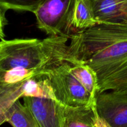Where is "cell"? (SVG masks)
Segmentation results:
<instances>
[{"label": "cell", "instance_id": "8", "mask_svg": "<svg viewBox=\"0 0 127 127\" xmlns=\"http://www.w3.org/2000/svg\"><path fill=\"white\" fill-rule=\"evenodd\" d=\"M100 22H127V0H89Z\"/></svg>", "mask_w": 127, "mask_h": 127}, {"label": "cell", "instance_id": "7", "mask_svg": "<svg viewBox=\"0 0 127 127\" xmlns=\"http://www.w3.org/2000/svg\"><path fill=\"white\" fill-rule=\"evenodd\" d=\"M89 0H74L67 19L64 35H71L99 24Z\"/></svg>", "mask_w": 127, "mask_h": 127}, {"label": "cell", "instance_id": "12", "mask_svg": "<svg viewBox=\"0 0 127 127\" xmlns=\"http://www.w3.org/2000/svg\"><path fill=\"white\" fill-rule=\"evenodd\" d=\"M5 122L12 127H39L30 109L19 100L0 117V124L2 125Z\"/></svg>", "mask_w": 127, "mask_h": 127}, {"label": "cell", "instance_id": "5", "mask_svg": "<svg viewBox=\"0 0 127 127\" xmlns=\"http://www.w3.org/2000/svg\"><path fill=\"white\" fill-rule=\"evenodd\" d=\"M95 107L99 116L111 127H127V88L99 94Z\"/></svg>", "mask_w": 127, "mask_h": 127}, {"label": "cell", "instance_id": "6", "mask_svg": "<svg viewBox=\"0 0 127 127\" xmlns=\"http://www.w3.org/2000/svg\"><path fill=\"white\" fill-rule=\"evenodd\" d=\"M39 127H62L64 105L48 98L23 97Z\"/></svg>", "mask_w": 127, "mask_h": 127}, {"label": "cell", "instance_id": "15", "mask_svg": "<svg viewBox=\"0 0 127 127\" xmlns=\"http://www.w3.org/2000/svg\"><path fill=\"white\" fill-rule=\"evenodd\" d=\"M94 127H111L105 120H103L98 115L97 117L96 121H95V126Z\"/></svg>", "mask_w": 127, "mask_h": 127}, {"label": "cell", "instance_id": "11", "mask_svg": "<svg viewBox=\"0 0 127 127\" xmlns=\"http://www.w3.org/2000/svg\"><path fill=\"white\" fill-rule=\"evenodd\" d=\"M68 60L71 72L91 96L95 99L99 92V84L96 73L89 66L77 60L70 53Z\"/></svg>", "mask_w": 127, "mask_h": 127}, {"label": "cell", "instance_id": "3", "mask_svg": "<svg viewBox=\"0 0 127 127\" xmlns=\"http://www.w3.org/2000/svg\"><path fill=\"white\" fill-rule=\"evenodd\" d=\"M56 61L46 67L39 74L49 81L57 100L67 106L94 105L95 99L91 96L71 72L68 59Z\"/></svg>", "mask_w": 127, "mask_h": 127}, {"label": "cell", "instance_id": "1", "mask_svg": "<svg viewBox=\"0 0 127 127\" xmlns=\"http://www.w3.org/2000/svg\"><path fill=\"white\" fill-rule=\"evenodd\" d=\"M69 40V53L96 73L98 94L127 88V21L100 22Z\"/></svg>", "mask_w": 127, "mask_h": 127}, {"label": "cell", "instance_id": "4", "mask_svg": "<svg viewBox=\"0 0 127 127\" xmlns=\"http://www.w3.org/2000/svg\"><path fill=\"white\" fill-rule=\"evenodd\" d=\"M73 1L44 0L33 12L38 29L49 36H66L64 30Z\"/></svg>", "mask_w": 127, "mask_h": 127}, {"label": "cell", "instance_id": "13", "mask_svg": "<svg viewBox=\"0 0 127 127\" xmlns=\"http://www.w3.org/2000/svg\"><path fill=\"white\" fill-rule=\"evenodd\" d=\"M38 74L37 71L22 68H15L6 71H0V85L18 84Z\"/></svg>", "mask_w": 127, "mask_h": 127}, {"label": "cell", "instance_id": "14", "mask_svg": "<svg viewBox=\"0 0 127 127\" xmlns=\"http://www.w3.org/2000/svg\"><path fill=\"white\" fill-rule=\"evenodd\" d=\"M44 0H0V9L33 13Z\"/></svg>", "mask_w": 127, "mask_h": 127}, {"label": "cell", "instance_id": "9", "mask_svg": "<svg viewBox=\"0 0 127 127\" xmlns=\"http://www.w3.org/2000/svg\"><path fill=\"white\" fill-rule=\"evenodd\" d=\"M98 116L94 105H64L62 127H94Z\"/></svg>", "mask_w": 127, "mask_h": 127}, {"label": "cell", "instance_id": "2", "mask_svg": "<svg viewBox=\"0 0 127 127\" xmlns=\"http://www.w3.org/2000/svg\"><path fill=\"white\" fill-rule=\"evenodd\" d=\"M69 38L49 36L43 40L14 38L0 42V71L15 68L34 69L38 74L52 63L69 55Z\"/></svg>", "mask_w": 127, "mask_h": 127}, {"label": "cell", "instance_id": "10", "mask_svg": "<svg viewBox=\"0 0 127 127\" xmlns=\"http://www.w3.org/2000/svg\"><path fill=\"white\" fill-rule=\"evenodd\" d=\"M19 94L21 98L32 97L57 100L49 81L42 74H37L20 83Z\"/></svg>", "mask_w": 127, "mask_h": 127}]
</instances>
